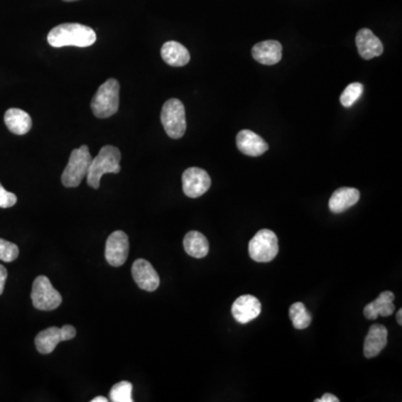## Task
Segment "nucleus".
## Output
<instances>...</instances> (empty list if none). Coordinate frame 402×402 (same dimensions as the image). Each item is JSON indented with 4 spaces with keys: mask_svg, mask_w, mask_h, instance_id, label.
<instances>
[{
    "mask_svg": "<svg viewBox=\"0 0 402 402\" xmlns=\"http://www.w3.org/2000/svg\"><path fill=\"white\" fill-rule=\"evenodd\" d=\"M161 58L168 65L181 67L190 62V53L180 43L170 40L162 46Z\"/></svg>",
    "mask_w": 402,
    "mask_h": 402,
    "instance_id": "19",
    "label": "nucleus"
},
{
    "mask_svg": "<svg viewBox=\"0 0 402 402\" xmlns=\"http://www.w3.org/2000/svg\"><path fill=\"white\" fill-rule=\"evenodd\" d=\"M132 276L138 288L146 292H153L160 285V277L156 269L146 259H136L132 265Z\"/></svg>",
    "mask_w": 402,
    "mask_h": 402,
    "instance_id": "11",
    "label": "nucleus"
},
{
    "mask_svg": "<svg viewBox=\"0 0 402 402\" xmlns=\"http://www.w3.org/2000/svg\"><path fill=\"white\" fill-rule=\"evenodd\" d=\"M5 124L11 132L17 136H24L32 129V118L28 113L21 109H9L5 113Z\"/></svg>",
    "mask_w": 402,
    "mask_h": 402,
    "instance_id": "20",
    "label": "nucleus"
},
{
    "mask_svg": "<svg viewBox=\"0 0 402 402\" xmlns=\"http://www.w3.org/2000/svg\"><path fill=\"white\" fill-rule=\"evenodd\" d=\"M161 123L170 138H183L187 129L183 103L178 99H168L162 107Z\"/></svg>",
    "mask_w": 402,
    "mask_h": 402,
    "instance_id": "5",
    "label": "nucleus"
},
{
    "mask_svg": "<svg viewBox=\"0 0 402 402\" xmlns=\"http://www.w3.org/2000/svg\"><path fill=\"white\" fill-rule=\"evenodd\" d=\"M261 312V302L253 295H243L238 298L232 308L234 319L241 324H247L256 319Z\"/></svg>",
    "mask_w": 402,
    "mask_h": 402,
    "instance_id": "12",
    "label": "nucleus"
},
{
    "mask_svg": "<svg viewBox=\"0 0 402 402\" xmlns=\"http://www.w3.org/2000/svg\"><path fill=\"white\" fill-rule=\"evenodd\" d=\"M48 42L52 48H56L66 46L89 48L97 42V34L91 27L67 23L54 27L48 34Z\"/></svg>",
    "mask_w": 402,
    "mask_h": 402,
    "instance_id": "1",
    "label": "nucleus"
},
{
    "mask_svg": "<svg viewBox=\"0 0 402 402\" xmlns=\"http://www.w3.org/2000/svg\"><path fill=\"white\" fill-rule=\"evenodd\" d=\"M251 55L263 65H275L282 60V44L273 40L259 43L251 50Z\"/></svg>",
    "mask_w": 402,
    "mask_h": 402,
    "instance_id": "15",
    "label": "nucleus"
},
{
    "mask_svg": "<svg viewBox=\"0 0 402 402\" xmlns=\"http://www.w3.org/2000/svg\"><path fill=\"white\" fill-rule=\"evenodd\" d=\"M92 162V156L89 153V146H82L79 149L72 151L71 157L68 160L67 165L62 175V183L67 188L79 187L89 173V165Z\"/></svg>",
    "mask_w": 402,
    "mask_h": 402,
    "instance_id": "4",
    "label": "nucleus"
},
{
    "mask_svg": "<svg viewBox=\"0 0 402 402\" xmlns=\"http://www.w3.org/2000/svg\"><path fill=\"white\" fill-rule=\"evenodd\" d=\"M120 105V84L116 80H107L97 89L92 99L91 109L99 119L110 118L119 111Z\"/></svg>",
    "mask_w": 402,
    "mask_h": 402,
    "instance_id": "3",
    "label": "nucleus"
},
{
    "mask_svg": "<svg viewBox=\"0 0 402 402\" xmlns=\"http://www.w3.org/2000/svg\"><path fill=\"white\" fill-rule=\"evenodd\" d=\"M16 202V195L6 190L0 183V208H11V207L15 206Z\"/></svg>",
    "mask_w": 402,
    "mask_h": 402,
    "instance_id": "26",
    "label": "nucleus"
},
{
    "mask_svg": "<svg viewBox=\"0 0 402 402\" xmlns=\"http://www.w3.org/2000/svg\"><path fill=\"white\" fill-rule=\"evenodd\" d=\"M355 44L359 54L364 60L378 58L384 53V44L380 38L371 32V29H360L355 37Z\"/></svg>",
    "mask_w": 402,
    "mask_h": 402,
    "instance_id": "13",
    "label": "nucleus"
},
{
    "mask_svg": "<svg viewBox=\"0 0 402 402\" xmlns=\"http://www.w3.org/2000/svg\"><path fill=\"white\" fill-rule=\"evenodd\" d=\"M33 305L40 311H53L62 304V295L60 292L53 288L48 277H37L33 283L32 290Z\"/></svg>",
    "mask_w": 402,
    "mask_h": 402,
    "instance_id": "7",
    "label": "nucleus"
},
{
    "mask_svg": "<svg viewBox=\"0 0 402 402\" xmlns=\"http://www.w3.org/2000/svg\"><path fill=\"white\" fill-rule=\"evenodd\" d=\"M107 401H109V399H107V398L101 397V396H99V397H97L94 398V399L91 400V402H107Z\"/></svg>",
    "mask_w": 402,
    "mask_h": 402,
    "instance_id": "29",
    "label": "nucleus"
},
{
    "mask_svg": "<svg viewBox=\"0 0 402 402\" xmlns=\"http://www.w3.org/2000/svg\"><path fill=\"white\" fill-rule=\"evenodd\" d=\"M394 294L390 290L382 292L376 300L364 308L363 314L368 320H376L378 316H390L394 312Z\"/></svg>",
    "mask_w": 402,
    "mask_h": 402,
    "instance_id": "18",
    "label": "nucleus"
},
{
    "mask_svg": "<svg viewBox=\"0 0 402 402\" xmlns=\"http://www.w3.org/2000/svg\"><path fill=\"white\" fill-rule=\"evenodd\" d=\"M249 256L257 263L272 261L278 254V239L272 230L261 229L251 238L249 246Z\"/></svg>",
    "mask_w": 402,
    "mask_h": 402,
    "instance_id": "6",
    "label": "nucleus"
},
{
    "mask_svg": "<svg viewBox=\"0 0 402 402\" xmlns=\"http://www.w3.org/2000/svg\"><path fill=\"white\" fill-rule=\"evenodd\" d=\"M75 335V327L72 325H64L63 327H48L37 335L35 345L38 352L42 354H50L55 350L58 343L74 339Z\"/></svg>",
    "mask_w": 402,
    "mask_h": 402,
    "instance_id": "8",
    "label": "nucleus"
},
{
    "mask_svg": "<svg viewBox=\"0 0 402 402\" xmlns=\"http://www.w3.org/2000/svg\"><path fill=\"white\" fill-rule=\"evenodd\" d=\"M339 398L335 397V394L325 393L321 399H316L315 402H339Z\"/></svg>",
    "mask_w": 402,
    "mask_h": 402,
    "instance_id": "28",
    "label": "nucleus"
},
{
    "mask_svg": "<svg viewBox=\"0 0 402 402\" xmlns=\"http://www.w3.org/2000/svg\"><path fill=\"white\" fill-rule=\"evenodd\" d=\"M363 93V85L358 82L351 83L347 85V89L343 91L341 97H339V102L344 107H351L354 104Z\"/></svg>",
    "mask_w": 402,
    "mask_h": 402,
    "instance_id": "24",
    "label": "nucleus"
},
{
    "mask_svg": "<svg viewBox=\"0 0 402 402\" xmlns=\"http://www.w3.org/2000/svg\"><path fill=\"white\" fill-rule=\"evenodd\" d=\"M64 1H76V0H64Z\"/></svg>",
    "mask_w": 402,
    "mask_h": 402,
    "instance_id": "31",
    "label": "nucleus"
},
{
    "mask_svg": "<svg viewBox=\"0 0 402 402\" xmlns=\"http://www.w3.org/2000/svg\"><path fill=\"white\" fill-rule=\"evenodd\" d=\"M185 253L195 259H202L210 253V243L205 235L199 232H189L183 239Z\"/></svg>",
    "mask_w": 402,
    "mask_h": 402,
    "instance_id": "21",
    "label": "nucleus"
},
{
    "mask_svg": "<svg viewBox=\"0 0 402 402\" xmlns=\"http://www.w3.org/2000/svg\"><path fill=\"white\" fill-rule=\"evenodd\" d=\"M19 249L16 244L0 238V261L11 263L18 257Z\"/></svg>",
    "mask_w": 402,
    "mask_h": 402,
    "instance_id": "25",
    "label": "nucleus"
},
{
    "mask_svg": "<svg viewBox=\"0 0 402 402\" xmlns=\"http://www.w3.org/2000/svg\"><path fill=\"white\" fill-rule=\"evenodd\" d=\"M7 276H9L7 269H6V267L3 266V265H0V295H1L4 293V288H5Z\"/></svg>",
    "mask_w": 402,
    "mask_h": 402,
    "instance_id": "27",
    "label": "nucleus"
},
{
    "mask_svg": "<svg viewBox=\"0 0 402 402\" xmlns=\"http://www.w3.org/2000/svg\"><path fill=\"white\" fill-rule=\"evenodd\" d=\"M212 179L204 169L189 168L183 175V189L189 198H198L210 190Z\"/></svg>",
    "mask_w": 402,
    "mask_h": 402,
    "instance_id": "9",
    "label": "nucleus"
},
{
    "mask_svg": "<svg viewBox=\"0 0 402 402\" xmlns=\"http://www.w3.org/2000/svg\"><path fill=\"white\" fill-rule=\"evenodd\" d=\"M132 389L131 382L121 381L114 384L110 391V400L113 402H132Z\"/></svg>",
    "mask_w": 402,
    "mask_h": 402,
    "instance_id": "23",
    "label": "nucleus"
},
{
    "mask_svg": "<svg viewBox=\"0 0 402 402\" xmlns=\"http://www.w3.org/2000/svg\"><path fill=\"white\" fill-rule=\"evenodd\" d=\"M236 144L239 151L249 157H259L268 150L264 138L251 130H241L236 136Z\"/></svg>",
    "mask_w": 402,
    "mask_h": 402,
    "instance_id": "14",
    "label": "nucleus"
},
{
    "mask_svg": "<svg viewBox=\"0 0 402 402\" xmlns=\"http://www.w3.org/2000/svg\"><path fill=\"white\" fill-rule=\"evenodd\" d=\"M290 317L293 325L298 330L306 329L310 327L312 321L311 314L308 313L305 305L300 302H296L290 305Z\"/></svg>",
    "mask_w": 402,
    "mask_h": 402,
    "instance_id": "22",
    "label": "nucleus"
},
{
    "mask_svg": "<svg viewBox=\"0 0 402 402\" xmlns=\"http://www.w3.org/2000/svg\"><path fill=\"white\" fill-rule=\"evenodd\" d=\"M121 152L113 146H104L99 154L92 159L87 173V185L99 189L101 178L105 173H119L121 171Z\"/></svg>",
    "mask_w": 402,
    "mask_h": 402,
    "instance_id": "2",
    "label": "nucleus"
},
{
    "mask_svg": "<svg viewBox=\"0 0 402 402\" xmlns=\"http://www.w3.org/2000/svg\"><path fill=\"white\" fill-rule=\"evenodd\" d=\"M129 256V237L122 230H116L107 238L105 259L111 266H122Z\"/></svg>",
    "mask_w": 402,
    "mask_h": 402,
    "instance_id": "10",
    "label": "nucleus"
},
{
    "mask_svg": "<svg viewBox=\"0 0 402 402\" xmlns=\"http://www.w3.org/2000/svg\"><path fill=\"white\" fill-rule=\"evenodd\" d=\"M397 322L399 325L402 324V310L400 308L399 311H398L397 314Z\"/></svg>",
    "mask_w": 402,
    "mask_h": 402,
    "instance_id": "30",
    "label": "nucleus"
},
{
    "mask_svg": "<svg viewBox=\"0 0 402 402\" xmlns=\"http://www.w3.org/2000/svg\"><path fill=\"white\" fill-rule=\"evenodd\" d=\"M360 199V191L355 188L337 189L332 195L329 201V208L333 214H342L349 208L354 206Z\"/></svg>",
    "mask_w": 402,
    "mask_h": 402,
    "instance_id": "17",
    "label": "nucleus"
},
{
    "mask_svg": "<svg viewBox=\"0 0 402 402\" xmlns=\"http://www.w3.org/2000/svg\"><path fill=\"white\" fill-rule=\"evenodd\" d=\"M388 343V330L381 324H374L369 330L368 335L364 339L363 353L368 359L376 358L380 354Z\"/></svg>",
    "mask_w": 402,
    "mask_h": 402,
    "instance_id": "16",
    "label": "nucleus"
}]
</instances>
